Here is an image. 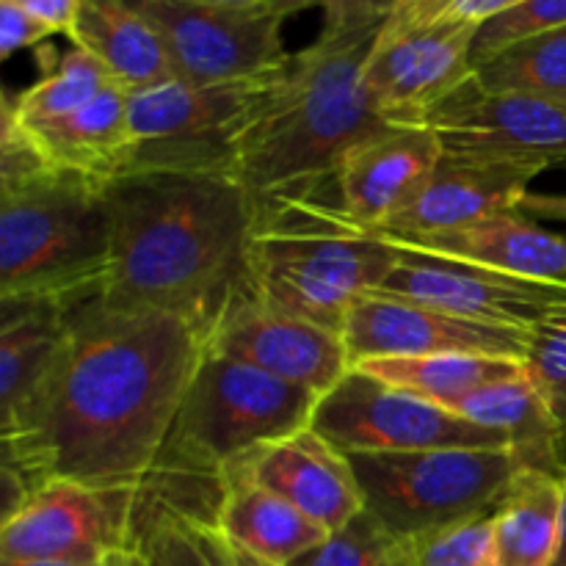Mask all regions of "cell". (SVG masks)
Returning a JSON list of instances; mask_svg holds the SVG:
<instances>
[{
  "instance_id": "obj_36",
  "label": "cell",
  "mask_w": 566,
  "mask_h": 566,
  "mask_svg": "<svg viewBox=\"0 0 566 566\" xmlns=\"http://www.w3.org/2000/svg\"><path fill=\"white\" fill-rule=\"evenodd\" d=\"M50 36H55L53 28L44 25L42 20L28 14L20 6L0 0V59L6 61L20 50L36 48Z\"/></svg>"
},
{
  "instance_id": "obj_37",
  "label": "cell",
  "mask_w": 566,
  "mask_h": 566,
  "mask_svg": "<svg viewBox=\"0 0 566 566\" xmlns=\"http://www.w3.org/2000/svg\"><path fill=\"white\" fill-rule=\"evenodd\" d=\"M398 0H269V9L287 20L304 9H324L329 14H392Z\"/></svg>"
},
{
  "instance_id": "obj_18",
  "label": "cell",
  "mask_w": 566,
  "mask_h": 566,
  "mask_svg": "<svg viewBox=\"0 0 566 566\" xmlns=\"http://www.w3.org/2000/svg\"><path fill=\"white\" fill-rule=\"evenodd\" d=\"M440 158V142L426 125L385 127L343 160L337 175L343 213L363 230L381 232L418 197Z\"/></svg>"
},
{
  "instance_id": "obj_23",
  "label": "cell",
  "mask_w": 566,
  "mask_h": 566,
  "mask_svg": "<svg viewBox=\"0 0 566 566\" xmlns=\"http://www.w3.org/2000/svg\"><path fill=\"white\" fill-rule=\"evenodd\" d=\"M66 36L130 94L175 77L164 39L133 0H81Z\"/></svg>"
},
{
  "instance_id": "obj_10",
  "label": "cell",
  "mask_w": 566,
  "mask_h": 566,
  "mask_svg": "<svg viewBox=\"0 0 566 566\" xmlns=\"http://www.w3.org/2000/svg\"><path fill=\"white\" fill-rule=\"evenodd\" d=\"M142 495L81 481H48L0 523V564H92L133 551Z\"/></svg>"
},
{
  "instance_id": "obj_24",
  "label": "cell",
  "mask_w": 566,
  "mask_h": 566,
  "mask_svg": "<svg viewBox=\"0 0 566 566\" xmlns=\"http://www.w3.org/2000/svg\"><path fill=\"white\" fill-rule=\"evenodd\" d=\"M453 415L497 431L506 437L509 448L523 459L525 468L545 470L564 479L562 470V426L531 376L528 365L517 376L492 381L464 396L451 407Z\"/></svg>"
},
{
  "instance_id": "obj_32",
  "label": "cell",
  "mask_w": 566,
  "mask_h": 566,
  "mask_svg": "<svg viewBox=\"0 0 566 566\" xmlns=\"http://www.w3.org/2000/svg\"><path fill=\"white\" fill-rule=\"evenodd\" d=\"M407 566H501L492 512L409 539Z\"/></svg>"
},
{
  "instance_id": "obj_9",
  "label": "cell",
  "mask_w": 566,
  "mask_h": 566,
  "mask_svg": "<svg viewBox=\"0 0 566 566\" xmlns=\"http://www.w3.org/2000/svg\"><path fill=\"white\" fill-rule=\"evenodd\" d=\"M337 451L403 453L429 448H509L506 437L486 431L451 409L352 368L315 403L310 420Z\"/></svg>"
},
{
  "instance_id": "obj_35",
  "label": "cell",
  "mask_w": 566,
  "mask_h": 566,
  "mask_svg": "<svg viewBox=\"0 0 566 566\" xmlns=\"http://www.w3.org/2000/svg\"><path fill=\"white\" fill-rule=\"evenodd\" d=\"M523 0H429L418 6H398L392 17L398 20H446V22H470V25H484L486 20H495L503 11L514 9Z\"/></svg>"
},
{
  "instance_id": "obj_30",
  "label": "cell",
  "mask_w": 566,
  "mask_h": 566,
  "mask_svg": "<svg viewBox=\"0 0 566 566\" xmlns=\"http://www.w3.org/2000/svg\"><path fill=\"white\" fill-rule=\"evenodd\" d=\"M116 83L103 64L86 50L72 44L70 53L44 72L36 83L3 99V111L20 125H44L86 108L94 97Z\"/></svg>"
},
{
  "instance_id": "obj_29",
  "label": "cell",
  "mask_w": 566,
  "mask_h": 566,
  "mask_svg": "<svg viewBox=\"0 0 566 566\" xmlns=\"http://www.w3.org/2000/svg\"><path fill=\"white\" fill-rule=\"evenodd\" d=\"M473 77L486 92L525 94L566 105V28L509 44L475 66Z\"/></svg>"
},
{
  "instance_id": "obj_3",
  "label": "cell",
  "mask_w": 566,
  "mask_h": 566,
  "mask_svg": "<svg viewBox=\"0 0 566 566\" xmlns=\"http://www.w3.org/2000/svg\"><path fill=\"white\" fill-rule=\"evenodd\" d=\"M390 14H329L318 39L265 81L235 142L232 177L254 216L282 205L326 199L343 160L390 127L374 108L365 66Z\"/></svg>"
},
{
  "instance_id": "obj_42",
  "label": "cell",
  "mask_w": 566,
  "mask_h": 566,
  "mask_svg": "<svg viewBox=\"0 0 566 566\" xmlns=\"http://www.w3.org/2000/svg\"><path fill=\"white\" fill-rule=\"evenodd\" d=\"M227 545H230L232 566H276V564H271V562H263V558L252 556V553H249V551H243V547L232 545L230 539H227Z\"/></svg>"
},
{
  "instance_id": "obj_11",
  "label": "cell",
  "mask_w": 566,
  "mask_h": 566,
  "mask_svg": "<svg viewBox=\"0 0 566 566\" xmlns=\"http://www.w3.org/2000/svg\"><path fill=\"white\" fill-rule=\"evenodd\" d=\"M164 39L171 70L193 86L258 81L287 61L282 25L271 9L227 11L191 0H133Z\"/></svg>"
},
{
  "instance_id": "obj_25",
  "label": "cell",
  "mask_w": 566,
  "mask_h": 566,
  "mask_svg": "<svg viewBox=\"0 0 566 566\" xmlns=\"http://www.w3.org/2000/svg\"><path fill=\"white\" fill-rule=\"evenodd\" d=\"M70 307L0 302V423L14 429L42 390L64 343Z\"/></svg>"
},
{
  "instance_id": "obj_27",
  "label": "cell",
  "mask_w": 566,
  "mask_h": 566,
  "mask_svg": "<svg viewBox=\"0 0 566 566\" xmlns=\"http://www.w3.org/2000/svg\"><path fill=\"white\" fill-rule=\"evenodd\" d=\"M354 368L451 409L453 403L462 401L479 387L517 376L520 370H525V363L479 357V354H431V357L368 359Z\"/></svg>"
},
{
  "instance_id": "obj_2",
  "label": "cell",
  "mask_w": 566,
  "mask_h": 566,
  "mask_svg": "<svg viewBox=\"0 0 566 566\" xmlns=\"http://www.w3.org/2000/svg\"><path fill=\"white\" fill-rule=\"evenodd\" d=\"M111 263L103 298L186 318L202 335L243 285L254 205L227 171L142 169L105 186Z\"/></svg>"
},
{
  "instance_id": "obj_22",
  "label": "cell",
  "mask_w": 566,
  "mask_h": 566,
  "mask_svg": "<svg viewBox=\"0 0 566 566\" xmlns=\"http://www.w3.org/2000/svg\"><path fill=\"white\" fill-rule=\"evenodd\" d=\"M216 525L232 545L276 566H291L326 542V531L293 503L249 475L227 470L219 479Z\"/></svg>"
},
{
  "instance_id": "obj_4",
  "label": "cell",
  "mask_w": 566,
  "mask_h": 566,
  "mask_svg": "<svg viewBox=\"0 0 566 566\" xmlns=\"http://www.w3.org/2000/svg\"><path fill=\"white\" fill-rule=\"evenodd\" d=\"M111 263L105 186L44 164L0 171V302L77 307Z\"/></svg>"
},
{
  "instance_id": "obj_14",
  "label": "cell",
  "mask_w": 566,
  "mask_h": 566,
  "mask_svg": "<svg viewBox=\"0 0 566 566\" xmlns=\"http://www.w3.org/2000/svg\"><path fill=\"white\" fill-rule=\"evenodd\" d=\"M205 348L247 363L282 381L329 392L352 370L343 332L298 315L280 313L238 287L205 335Z\"/></svg>"
},
{
  "instance_id": "obj_21",
  "label": "cell",
  "mask_w": 566,
  "mask_h": 566,
  "mask_svg": "<svg viewBox=\"0 0 566 566\" xmlns=\"http://www.w3.org/2000/svg\"><path fill=\"white\" fill-rule=\"evenodd\" d=\"M14 125L50 169L70 171L97 186H108L130 166V92L119 83H111L86 108L64 119L44 122V125H20V122Z\"/></svg>"
},
{
  "instance_id": "obj_5",
  "label": "cell",
  "mask_w": 566,
  "mask_h": 566,
  "mask_svg": "<svg viewBox=\"0 0 566 566\" xmlns=\"http://www.w3.org/2000/svg\"><path fill=\"white\" fill-rule=\"evenodd\" d=\"M398 249L343 213L332 197L254 216L243 287L258 302L343 332L352 304L381 287Z\"/></svg>"
},
{
  "instance_id": "obj_45",
  "label": "cell",
  "mask_w": 566,
  "mask_h": 566,
  "mask_svg": "<svg viewBox=\"0 0 566 566\" xmlns=\"http://www.w3.org/2000/svg\"><path fill=\"white\" fill-rule=\"evenodd\" d=\"M418 3H429V0H398V6H418Z\"/></svg>"
},
{
  "instance_id": "obj_1",
  "label": "cell",
  "mask_w": 566,
  "mask_h": 566,
  "mask_svg": "<svg viewBox=\"0 0 566 566\" xmlns=\"http://www.w3.org/2000/svg\"><path fill=\"white\" fill-rule=\"evenodd\" d=\"M202 354V332L171 313L72 307L42 390L3 434V517L48 481L147 492Z\"/></svg>"
},
{
  "instance_id": "obj_38",
  "label": "cell",
  "mask_w": 566,
  "mask_h": 566,
  "mask_svg": "<svg viewBox=\"0 0 566 566\" xmlns=\"http://www.w3.org/2000/svg\"><path fill=\"white\" fill-rule=\"evenodd\" d=\"M9 3L25 9L28 14L42 20L44 25L53 28L55 33H70L81 0H9Z\"/></svg>"
},
{
  "instance_id": "obj_34",
  "label": "cell",
  "mask_w": 566,
  "mask_h": 566,
  "mask_svg": "<svg viewBox=\"0 0 566 566\" xmlns=\"http://www.w3.org/2000/svg\"><path fill=\"white\" fill-rule=\"evenodd\" d=\"M525 365L545 392L562 431H566V307L551 313L531 329Z\"/></svg>"
},
{
  "instance_id": "obj_26",
  "label": "cell",
  "mask_w": 566,
  "mask_h": 566,
  "mask_svg": "<svg viewBox=\"0 0 566 566\" xmlns=\"http://www.w3.org/2000/svg\"><path fill=\"white\" fill-rule=\"evenodd\" d=\"M564 479L523 468L492 509L501 566H556L562 551Z\"/></svg>"
},
{
  "instance_id": "obj_20",
  "label": "cell",
  "mask_w": 566,
  "mask_h": 566,
  "mask_svg": "<svg viewBox=\"0 0 566 566\" xmlns=\"http://www.w3.org/2000/svg\"><path fill=\"white\" fill-rule=\"evenodd\" d=\"M387 238V235H385ZM398 247L437 258L468 260L525 280L566 285V235L547 230L523 210H503L475 224L426 238H387Z\"/></svg>"
},
{
  "instance_id": "obj_40",
  "label": "cell",
  "mask_w": 566,
  "mask_h": 566,
  "mask_svg": "<svg viewBox=\"0 0 566 566\" xmlns=\"http://www.w3.org/2000/svg\"><path fill=\"white\" fill-rule=\"evenodd\" d=\"M0 566H144L138 551H122L108 556L105 562H92V564H77V562H17V564H0Z\"/></svg>"
},
{
  "instance_id": "obj_31",
  "label": "cell",
  "mask_w": 566,
  "mask_h": 566,
  "mask_svg": "<svg viewBox=\"0 0 566 566\" xmlns=\"http://www.w3.org/2000/svg\"><path fill=\"white\" fill-rule=\"evenodd\" d=\"M407 556L409 539L392 534L365 509L291 566H407Z\"/></svg>"
},
{
  "instance_id": "obj_33",
  "label": "cell",
  "mask_w": 566,
  "mask_h": 566,
  "mask_svg": "<svg viewBox=\"0 0 566 566\" xmlns=\"http://www.w3.org/2000/svg\"><path fill=\"white\" fill-rule=\"evenodd\" d=\"M566 28V0H523L514 9L503 11L495 20L479 25L473 42V70L495 53L539 33Z\"/></svg>"
},
{
  "instance_id": "obj_17",
  "label": "cell",
  "mask_w": 566,
  "mask_h": 566,
  "mask_svg": "<svg viewBox=\"0 0 566 566\" xmlns=\"http://www.w3.org/2000/svg\"><path fill=\"white\" fill-rule=\"evenodd\" d=\"M227 470L269 486L326 534L346 528L359 512H365L363 490L348 457L313 426L258 448Z\"/></svg>"
},
{
  "instance_id": "obj_44",
  "label": "cell",
  "mask_w": 566,
  "mask_h": 566,
  "mask_svg": "<svg viewBox=\"0 0 566 566\" xmlns=\"http://www.w3.org/2000/svg\"><path fill=\"white\" fill-rule=\"evenodd\" d=\"M562 470L566 479V431H562Z\"/></svg>"
},
{
  "instance_id": "obj_8",
  "label": "cell",
  "mask_w": 566,
  "mask_h": 566,
  "mask_svg": "<svg viewBox=\"0 0 566 566\" xmlns=\"http://www.w3.org/2000/svg\"><path fill=\"white\" fill-rule=\"evenodd\" d=\"M269 77L221 86H193L171 77L133 92V153L127 171L188 169L232 175L235 142Z\"/></svg>"
},
{
  "instance_id": "obj_15",
  "label": "cell",
  "mask_w": 566,
  "mask_h": 566,
  "mask_svg": "<svg viewBox=\"0 0 566 566\" xmlns=\"http://www.w3.org/2000/svg\"><path fill=\"white\" fill-rule=\"evenodd\" d=\"M392 243V241H390ZM398 260L379 293L412 298L481 324L534 329L542 318L566 307V285L525 280L468 260L437 258L398 247Z\"/></svg>"
},
{
  "instance_id": "obj_43",
  "label": "cell",
  "mask_w": 566,
  "mask_h": 566,
  "mask_svg": "<svg viewBox=\"0 0 566 566\" xmlns=\"http://www.w3.org/2000/svg\"><path fill=\"white\" fill-rule=\"evenodd\" d=\"M556 566H566V479H564V523H562V551H558Z\"/></svg>"
},
{
  "instance_id": "obj_12",
  "label": "cell",
  "mask_w": 566,
  "mask_h": 566,
  "mask_svg": "<svg viewBox=\"0 0 566 566\" xmlns=\"http://www.w3.org/2000/svg\"><path fill=\"white\" fill-rule=\"evenodd\" d=\"M442 153L566 169V105L525 94L486 92L473 75L420 119Z\"/></svg>"
},
{
  "instance_id": "obj_7",
  "label": "cell",
  "mask_w": 566,
  "mask_h": 566,
  "mask_svg": "<svg viewBox=\"0 0 566 566\" xmlns=\"http://www.w3.org/2000/svg\"><path fill=\"white\" fill-rule=\"evenodd\" d=\"M348 462L365 509L403 539L490 514L525 468L512 448L348 453Z\"/></svg>"
},
{
  "instance_id": "obj_16",
  "label": "cell",
  "mask_w": 566,
  "mask_h": 566,
  "mask_svg": "<svg viewBox=\"0 0 566 566\" xmlns=\"http://www.w3.org/2000/svg\"><path fill=\"white\" fill-rule=\"evenodd\" d=\"M343 340L352 357V368L368 359L431 354H479L525 363L531 332L459 318L412 298L370 291L348 310Z\"/></svg>"
},
{
  "instance_id": "obj_19",
  "label": "cell",
  "mask_w": 566,
  "mask_h": 566,
  "mask_svg": "<svg viewBox=\"0 0 566 566\" xmlns=\"http://www.w3.org/2000/svg\"><path fill=\"white\" fill-rule=\"evenodd\" d=\"M542 171L512 160L462 158L442 153L418 197L379 232L387 238H426L517 210Z\"/></svg>"
},
{
  "instance_id": "obj_6",
  "label": "cell",
  "mask_w": 566,
  "mask_h": 566,
  "mask_svg": "<svg viewBox=\"0 0 566 566\" xmlns=\"http://www.w3.org/2000/svg\"><path fill=\"white\" fill-rule=\"evenodd\" d=\"M321 396L205 348L147 492L213 481L258 448L307 429ZM221 486V484H219Z\"/></svg>"
},
{
  "instance_id": "obj_39",
  "label": "cell",
  "mask_w": 566,
  "mask_h": 566,
  "mask_svg": "<svg viewBox=\"0 0 566 566\" xmlns=\"http://www.w3.org/2000/svg\"><path fill=\"white\" fill-rule=\"evenodd\" d=\"M520 210L536 221H562L566 224V191H528Z\"/></svg>"
},
{
  "instance_id": "obj_28",
  "label": "cell",
  "mask_w": 566,
  "mask_h": 566,
  "mask_svg": "<svg viewBox=\"0 0 566 566\" xmlns=\"http://www.w3.org/2000/svg\"><path fill=\"white\" fill-rule=\"evenodd\" d=\"M136 551L144 566H232L219 525L160 497L142 495Z\"/></svg>"
},
{
  "instance_id": "obj_41",
  "label": "cell",
  "mask_w": 566,
  "mask_h": 566,
  "mask_svg": "<svg viewBox=\"0 0 566 566\" xmlns=\"http://www.w3.org/2000/svg\"><path fill=\"white\" fill-rule=\"evenodd\" d=\"M191 3L210 6V9H227V11H258V9H269V0H191Z\"/></svg>"
},
{
  "instance_id": "obj_13",
  "label": "cell",
  "mask_w": 566,
  "mask_h": 566,
  "mask_svg": "<svg viewBox=\"0 0 566 566\" xmlns=\"http://www.w3.org/2000/svg\"><path fill=\"white\" fill-rule=\"evenodd\" d=\"M479 25L446 20H390L365 66L374 108L392 125H420L426 114L473 75Z\"/></svg>"
}]
</instances>
